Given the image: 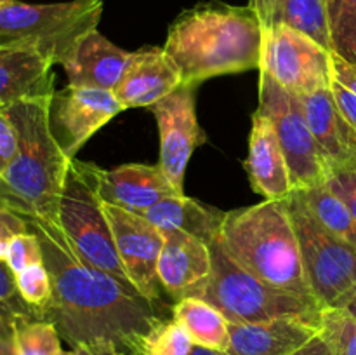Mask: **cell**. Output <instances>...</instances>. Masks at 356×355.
<instances>
[{
    "mask_svg": "<svg viewBox=\"0 0 356 355\" xmlns=\"http://www.w3.org/2000/svg\"><path fill=\"white\" fill-rule=\"evenodd\" d=\"M104 214L110 223L115 247L125 274L148 301L159 305L163 289L156 270L165 240L163 232L153 226L145 216L117 205L104 204Z\"/></svg>",
    "mask_w": 356,
    "mask_h": 355,
    "instance_id": "12",
    "label": "cell"
},
{
    "mask_svg": "<svg viewBox=\"0 0 356 355\" xmlns=\"http://www.w3.org/2000/svg\"><path fill=\"white\" fill-rule=\"evenodd\" d=\"M163 237L156 270L162 289L174 301L202 298L212 275L209 244L183 232H167Z\"/></svg>",
    "mask_w": 356,
    "mask_h": 355,
    "instance_id": "14",
    "label": "cell"
},
{
    "mask_svg": "<svg viewBox=\"0 0 356 355\" xmlns=\"http://www.w3.org/2000/svg\"><path fill=\"white\" fill-rule=\"evenodd\" d=\"M209 247L212 275L202 299L218 308L228 322H263L291 317L318 326L323 308L316 299L284 291L261 281L226 253L219 237Z\"/></svg>",
    "mask_w": 356,
    "mask_h": 355,
    "instance_id": "5",
    "label": "cell"
},
{
    "mask_svg": "<svg viewBox=\"0 0 356 355\" xmlns=\"http://www.w3.org/2000/svg\"><path fill=\"white\" fill-rule=\"evenodd\" d=\"M96 183L97 194L104 204L117 205L138 214L165 197L181 195L167 180L159 164H124L110 171L97 167Z\"/></svg>",
    "mask_w": 356,
    "mask_h": 355,
    "instance_id": "17",
    "label": "cell"
},
{
    "mask_svg": "<svg viewBox=\"0 0 356 355\" xmlns=\"http://www.w3.org/2000/svg\"><path fill=\"white\" fill-rule=\"evenodd\" d=\"M14 340L19 355H61V336L54 324L42 319H17Z\"/></svg>",
    "mask_w": 356,
    "mask_h": 355,
    "instance_id": "27",
    "label": "cell"
},
{
    "mask_svg": "<svg viewBox=\"0 0 356 355\" xmlns=\"http://www.w3.org/2000/svg\"><path fill=\"white\" fill-rule=\"evenodd\" d=\"M249 6L256 10L264 31L273 28L277 24L278 13H280L282 0H250Z\"/></svg>",
    "mask_w": 356,
    "mask_h": 355,
    "instance_id": "37",
    "label": "cell"
},
{
    "mask_svg": "<svg viewBox=\"0 0 356 355\" xmlns=\"http://www.w3.org/2000/svg\"><path fill=\"white\" fill-rule=\"evenodd\" d=\"M259 70L298 97L330 89L334 82L332 52L285 24L264 31Z\"/></svg>",
    "mask_w": 356,
    "mask_h": 355,
    "instance_id": "10",
    "label": "cell"
},
{
    "mask_svg": "<svg viewBox=\"0 0 356 355\" xmlns=\"http://www.w3.org/2000/svg\"><path fill=\"white\" fill-rule=\"evenodd\" d=\"M188 355H229L228 352L222 350H214V348H207V347H200V345H193Z\"/></svg>",
    "mask_w": 356,
    "mask_h": 355,
    "instance_id": "43",
    "label": "cell"
},
{
    "mask_svg": "<svg viewBox=\"0 0 356 355\" xmlns=\"http://www.w3.org/2000/svg\"><path fill=\"white\" fill-rule=\"evenodd\" d=\"M264 28L250 6L209 2L176 17L165 38L167 54L179 66L183 84L259 70Z\"/></svg>",
    "mask_w": 356,
    "mask_h": 355,
    "instance_id": "2",
    "label": "cell"
},
{
    "mask_svg": "<svg viewBox=\"0 0 356 355\" xmlns=\"http://www.w3.org/2000/svg\"><path fill=\"white\" fill-rule=\"evenodd\" d=\"M44 251L52 299L42 320L61 340L96 355H143L146 338L165 317L155 303L118 278L80 260L54 221L26 219Z\"/></svg>",
    "mask_w": 356,
    "mask_h": 355,
    "instance_id": "1",
    "label": "cell"
},
{
    "mask_svg": "<svg viewBox=\"0 0 356 355\" xmlns=\"http://www.w3.org/2000/svg\"><path fill=\"white\" fill-rule=\"evenodd\" d=\"M160 232H183L211 244L219 237L226 212L186 195H172L141 212Z\"/></svg>",
    "mask_w": 356,
    "mask_h": 355,
    "instance_id": "22",
    "label": "cell"
},
{
    "mask_svg": "<svg viewBox=\"0 0 356 355\" xmlns=\"http://www.w3.org/2000/svg\"><path fill=\"white\" fill-rule=\"evenodd\" d=\"M318 333L334 355H356V317L348 310L323 308Z\"/></svg>",
    "mask_w": 356,
    "mask_h": 355,
    "instance_id": "28",
    "label": "cell"
},
{
    "mask_svg": "<svg viewBox=\"0 0 356 355\" xmlns=\"http://www.w3.org/2000/svg\"><path fill=\"white\" fill-rule=\"evenodd\" d=\"M103 0H70L58 3L13 2L0 7V44L31 42L56 65L80 37L97 30Z\"/></svg>",
    "mask_w": 356,
    "mask_h": 355,
    "instance_id": "7",
    "label": "cell"
},
{
    "mask_svg": "<svg viewBox=\"0 0 356 355\" xmlns=\"http://www.w3.org/2000/svg\"><path fill=\"white\" fill-rule=\"evenodd\" d=\"M226 253L261 281L316 299L302 270L298 235L284 200H263L226 212L219 233Z\"/></svg>",
    "mask_w": 356,
    "mask_h": 355,
    "instance_id": "4",
    "label": "cell"
},
{
    "mask_svg": "<svg viewBox=\"0 0 356 355\" xmlns=\"http://www.w3.org/2000/svg\"><path fill=\"white\" fill-rule=\"evenodd\" d=\"M131 52L108 40L97 30L75 42L59 65L65 68L68 86L115 90L125 72Z\"/></svg>",
    "mask_w": 356,
    "mask_h": 355,
    "instance_id": "18",
    "label": "cell"
},
{
    "mask_svg": "<svg viewBox=\"0 0 356 355\" xmlns=\"http://www.w3.org/2000/svg\"><path fill=\"white\" fill-rule=\"evenodd\" d=\"M318 334V326L302 319L229 322V355H292Z\"/></svg>",
    "mask_w": 356,
    "mask_h": 355,
    "instance_id": "21",
    "label": "cell"
},
{
    "mask_svg": "<svg viewBox=\"0 0 356 355\" xmlns=\"http://www.w3.org/2000/svg\"><path fill=\"white\" fill-rule=\"evenodd\" d=\"M17 153V131L7 111H0V176Z\"/></svg>",
    "mask_w": 356,
    "mask_h": 355,
    "instance_id": "35",
    "label": "cell"
},
{
    "mask_svg": "<svg viewBox=\"0 0 356 355\" xmlns=\"http://www.w3.org/2000/svg\"><path fill=\"white\" fill-rule=\"evenodd\" d=\"M96 174L94 164L72 160L54 223L80 260L136 289L118 258L104 204L97 194Z\"/></svg>",
    "mask_w": 356,
    "mask_h": 355,
    "instance_id": "6",
    "label": "cell"
},
{
    "mask_svg": "<svg viewBox=\"0 0 356 355\" xmlns=\"http://www.w3.org/2000/svg\"><path fill=\"white\" fill-rule=\"evenodd\" d=\"M273 124L284 155L287 159L292 188L322 187L330 176L323 153L313 136L301 100L285 90L273 77L259 70V106Z\"/></svg>",
    "mask_w": 356,
    "mask_h": 355,
    "instance_id": "9",
    "label": "cell"
},
{
    "mask_svg": "<svg viewBox=\"0 0 356 355\" xmlns=\"http://www.w3.org/2000/svg\"><path fill=\"white\" fill-rule=\"evenodd\" d=\"M292 355H334V354L330 352L329 345L325 343V340H323L318 333L313 340H309L305 347H301Z\"/></svg>",
    "mask_w": 356,
    "mask_h": 355,
    "instance_id": "39",
    "label": "cell"
},
{
    "mask_svg": "<svg viewBox=\"0 0 356 355\" xmlns=\"http://www.w3.org/2000/svg\"><path fill=\"white\" fill-rule=\"evenodd\" d=\"M52 94L24 97L6 110L17 131V153L0 176V205L26 219H58L73 160L52 132Z\"/></svg>",
    "mask_w": 356,
    "mask_h": 355,
    "instance_id": "3",
    "label": "cell"
},
{
    "mask_svg": "<svg viewBox=\"0 0 356 355\" xmlns=\"http://www.w3.org/2000/svg\"><path fill=\"white\" fill-rule=\"evenodd\" d=\"M287 209L313 296L322 308L339 306L356 285V247L320 225L298 191L287 197Z\"/></svg>",
    "mask_w": 356,
    "mask_h": 355,
    "instance_id": "8",
    "label": "cell"
},
{
    "mask_svg": "<svg viewBox=\"0 0 356 355\" xmlns=\"http://www.w3.org/2000/svg\"><path fill=\"white\" fill-rule=\"evenodd\" d=\"M330 89H332L334 97H336L341 111H343L344 117L348 118V122H350L356 134V94L351 93L350 89H346V87H344L343 84L337 82L336 79H334Z\"/></svg>",
    "mask_w": 356,
    "mask_h": 355,
    "instance_id": "36",
    "label": "cell"
},
{
    "mask_svg": "<svg viewBox=\"0 0 356 355\" xmlns=\"http://www.w3.org/2000/svg\"><path fill=\"white\" fill-rule=\"evenodd\" d=\"M325 184L346 202L356 219V169L332 171Z\"/></svg>",
    "mask_w": 356,
    "mask_h": 355,
    "instance_id": "34",
    "label": "cell"
},
{
    "mask_svg": "<svg viewBox=\"0 0 356 355\" xmlns=\"http://www.w3.org/2000/svg\"><path fill=\"white\" fill-rule=\"evenodd\" d=\"M0 355H19L14 334L13 336L0 338Z\"/></svg>",
    "mask_w": 356,
    "mask_h": 355,
    "instance_id": "41",
    "label": "cell"
},
{
    "mask_svg": "<svg viewBox=\"0 0 356 355\" xmlns=\"http://www.w3.org/2000/svg\"><path fill=\"white\" fill-rule=\"evenodd\" d=\"M54 59L37 44H0V111L24 97L54 93Z\"/></svg>",
    "mask_w": 356,
    "mask_h": 355,
    "instance_id": "16",
    "label": "cell"
},
{
    "mask_svg": "<svg viewBox=\"0 0 356 355\" xmlns=\"http://www.w3.org/2000/svg\"><path fill=\"white\" fill-rule=\"evenodd\" d=\"M0 305L16 315V319H37V315L21 298L16 284V274L7 265V261H0Z\"/></svg>",
    "mask_w": 356,
    "mask_h": 355,
    "instance_id": "32",
    "label": "cell"
},
{
    "mask_svg": "<svg viewBox=\"0 0 356 355\" xmlns=\"http://www.w3.org/2000/svg\"><path fill=\"white\" fill-rule=\"evenodd\" d=\"M124 110L113 90L68 86L52 94L51 127L63 152L75 159L79 150Z\"/></svg>",
    "mask_w": 356,
    "mask_h": 355,
    "instance_id": "13",
    "label": "cell"
},
{
    "mask_svg": "<svg viewBox=\"0 0 356 355\" xmlns=\"http://www.w3.org/2000/svg\"><path fill=\"white\" fill-rule=\"evenodd\" d=\"M332 66L334 79L339 84H343V86L346 87V89H350L351 93L356 94V66L343 61V59L337 58L336 54H332Z\"/></svg>",
    "mask_w": 356,
    "mask_h": 355,
    "instance_id": "38",
    "label": "cell"
},
{
    "mask_svg": "<svg viewBox=\"0 0 356 355\" xmlns=\"http://www.w3.org/2000/svg\"><path fill=\"white\" fill-rule=\"evenodd\" d=\"M183 84L179 66L163 47L131 52L125 72L113 94L125 110L152 108Z\"/></svg>",
    "mask_w": 356,
    "mask_h": 355,
    "instance_id": "15",
    "label": "cell"
},
{
    "mask_svg": "<svg viewBox=\"0 0 356 355\" xmlns=\"http://www.w3.org/2000/svg\"><path fill=\"white\" fill-rule=\"evenodd\" d=\"M160 134L159 166L177 194L184 195V174L191 155L207 136L198 125L195 108V86L181 84L174 93L153 104Z\"/></svg>",
    "mask_w": 356,
    "mask_h": 355,
    "instance_id": "11",
    "label": "cell"
},
{
    "mask_svg": "<svg viewBox=\"0 0 356 355\" xmlns=\"http://www.w3.org/2000/svg\"><path fill=\"white\" fill-rule=\"evenodd\" d=\"M277 24H285L332 52L325 0H282Z\"/></svg>",
    "mask_w": 356,
    "mask_h": 355,
    "instance_id": "25",
    "label": "cell"
},
{
    "mask_svg": "<svg viewBox=\"0 0 356 355\" xmlns=\"http://www.w3.org/2000/svg\"><path fill=\"white\" fill-rule=\"evenodd\" d=\"M13 2H16V0H0V7L7 6V3H13Z\"/></svg>",
    "mask_w": 356,
    "mask_h": 355,
    "instance_id": "45",
    "label": "cell"
},
{
    "mask_svg": "<svg viewBox=\"0 0 356 355\" xmlns=\"http://www.w3.org/2000/svg\"><path fill=\"white\" fill-rule=\"evenodd\" d=\"M30 232L26 218L0 205V261H6L10 240L19 233Z\"/></svg>",
    "mask_w": 356,
    "mask_h": 355,
    "instance_id": "33",
    "label": "cell"
},
{
    "mask_svg": "<svg viewBox=\"0 0 356 355\" xmlns=\"http://www.w3.org/2000/svg\"><path fill=\"white\" fill-rule=\"evenodd\" d=\"M336 308L348 310V312L353 313V315L356 317V285L353 287V291H351L350 294L343 299V303H341L339 306H336Z\"/></svg>",
    "mask_w": 356,
    "mask_h": 355,
    "instance_id": "42",
    "label": "cell"
},
{
    "mask_svg": "<svg viewBox=\"0 0 356 355\" xmlns=\"http://www.w3.org/2000/svg\"><path fill=\"white\" fill-rule=\"evenodd\" d=\"M61 355H72V352H65V350H63Z\"/></svg>",
    "mask_w": 356,
    "mask_h": 355,
    "instance_id": "46",
    "label": "cell"
},
{
    "mask_svg": "<svg viewBox=\"0 0 356 355\" xmlns=\"http://www.w3.org/2000/svg\"><path fill=\"white\" fill-rule=\"evenodd\" d=\"M332 54L356 66V0H325Z\"/></svg>",
    "mask_w": 356,
    "mask_h": 355,
    "instance_id": "26",
    "label": "cell"
},
{
    "mask_svg": "<svg viewBox=\"0 0 356 355\" xmlns=\"http://www.w3.org/2000/svg\"><path fill=\"white\" fill-rule=\"evenodd\" d=\"M6 261L13 268L14 274H19V271L26 270L28 267H33V265L44 263V251H42L37 233L30 230V232L14 237L7 247Z\"/></svg>",
    "mask_w": 356,
    "mask_h": 355,
    "instance_id": "31",
    "label": "cell"
},
{
    "mask_svg": "<svg viewBox=\"0 0 356 355\" xmlns=\"http://www.w3.org/2000/svg\"><path fill=\"white\" fill-rule=\"evenodd\" d=\"M245 171L252 190L263 195L264 200H284L294 190L287 159L278 143L273 124L259 110L252 115Z\"/></svg>",
    "mask_w": 356,
    "mask_h": 355,
    "instance_id": "19",
    "label": "cell"
},
{
    "mask_svg": "<svg viewBox=\"0 0 356 355\" xmlns=\"http://www.w3.org/2000/svg\"><path fill=\"white\" fill-rule=\"evenodd\" d=\"M330 173L356 169V134L341 111L332 89L299 97Z\"/></svg>",
    "mask_w": 356,
    "mask_h": 355,
    "instance_id": "20",
    "label": "cell"
},
{
    "mask_svg": "<svg viewBox=\"0 0 356 355\" xmlns=\"http://www.w3.org/2000/svg\"><path fill=\"white\" fill-rule=\"evenodd\" d=\"M72 355H96V354L87 347H75L72 350Z\"/></svg>",
    "mask_w": 356,
    "mask_h": 355,
    "instance_id": "44",
    "label": "cell"
},
{
    "mask_svg": "<svg viewBox=\"0 0 356 355\" xmlns=\"http://www.w3.org/2000/svg\"><path fill=\"white\" fill-rule=\"evenodd\" d=\"M294 191H298L302 204L320 225L356 247V219L339 195L334 194L327 184Z\"/></svg>",
    "mask_w": 356,
    "mask_h": 355,
    "instance_id": "24",
    "label": "cell"
},
{
    "mask_svg": "<svg viewBox=\"0 0 356 355\" xmlns=\"http://www.w3.org/2000/svg\"><path fill=\"white\" fill-rule=\"evenodd\" d=\"M16 284L23 301L30 306L37 319H42V313L52 299V281L45 265H33L16 274Z\"/></svg>",
    "mask_w": 356,
    "mask_h": 355,
    "instance_id": "29",
    "label": "cell"
},
{
    "mask_svg": "<svg viewBox=\"0 0 356 355\" xmlns=\"http://www.w3.org/2000/svg\"><path fill=\"white\" fill-rule=\"evenodd\" d=\"M193 341L177 320L165 319L146 338L143 355H188Z\"/></svg>",
    "mask_w": 356,
    "mask_h": 355,
    "instance_id": "30",
    "label": "cell"
},
{
    "mask_svg": "<svg viewBox=\"0 0 356 355\" xmlns=\"http://www.w3.org/2000/svg\"><path fill=\"white\" fill-rule=\"evenodd\" d=\"M172 319L186 329L193 345L228 350L229 322L211 303L202 298L179 299L172 305Z\"/></svg>",
    "mask_w": 356,
    "mask_h": 355,
    "instance_id": "23",
    "label": "cell"
},
{
    "mask_svg": "<svg viewBox=\"0 0 356 355\" xmlns=\"http://www.w3.org/2000/svg\"><path fill=\"white\" fill-rule=\"evenodd\" d=\"M16 315H13L6 306L0 305V338L13 336L14 322H16Z\"/></svg>",
    "mask_w": 356,
    "mask_h": 355,
    "instance_id": "40",
    "label": "cell"
}]
</instances>
